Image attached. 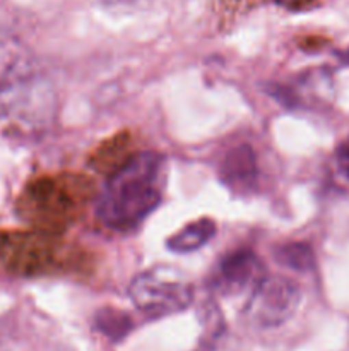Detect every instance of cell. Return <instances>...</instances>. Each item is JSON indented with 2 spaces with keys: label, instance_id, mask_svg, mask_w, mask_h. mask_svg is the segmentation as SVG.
Wrapping results in <instances>:
<instances>
[{
  "label": "cell",
  "instance_id": "6da1fadb",
  "mask_svg": "<svg viewBox=\"0 0 349 351\" xmlns=\"http://www.w3.org/2000/svg\"><path fill=\"white\" fill-rule=\"evenodd\" d=\"M163 189V158L156 153L135 154L106 180L96 202V215L116 232L132 230L156 211Z\"/></svg>",
  "mask_w": 349,
  "mask_h": 351
},
{
  "label": "cell",
  "instance_id": "7a4b0ae2",
  "mask_svg": "<svg viewBox=\"0 0 349 351\" xmlns=\"http://www.w3.org/2000/svg\"><path fill=\"white\" fill-rule=\"evenodd\" d=\"M40 82L27 51L12 38L0 36V117L31 113L43 105Z\"/></svg>",
  "mask_w": 349,
  "mask_h": 351
},
{
  "label": "cell",
  "instance_id": "3957f363",
  "mask_svg": "<svg viewBox=\"0 0 349 351\" xmlns=\"http://www.w3.org/2000/svg\"><path fill=\"white\" fill-rule=\"evenodd\" d=\"M133 305L149 317H164L185 311L194 302V287L178 269L168 266L142 271L129 288Z\"/></svg>",
  "mask_w": 349,
  "mask_h": 351
},
{
  "label": "cell",
  "instance_id": "277c9868",
  "mask_svg": "<svg viewBox=\"0 0 349 351\" xmlns=\"http://www.w3.org/2000/svg\"><path fill=\"white\" fill-rule=\"evenodd\" d=\"M300 302L301 291L293 280L286 276H262L250 290L243 314L255 328H277L293 317Z\"/></svg>",
  "mask_w": 349,
  "mask_h": 351
},
{
  "label": "cell",
  "instance_id": "5b68a950",
  "mask_svg": "<svg viewBox=\"0 0 349 351\" xmlns=\"http://www.w3.org/2000/svg\"><path fill=\"white\" fill-rule=\"evenodd\" d=\"M263 276L259 256L248 249H240L219 261L214 269L212 287L222 295H238L252 290Z\"/></svg>",
  "mask_w": 349,
  "mask_h": 351
},
{
  "label": "cell",
  "instance_id": "8992f818",
  "mask_svg": "<svg viewBox=\"0 0 349 351\" xmlns=\"http://www.w3.org/2000/svg\"><path fill=\"white\" fill-rule=\"evenodd\" d=\"M255 156L248 146H238L226 153L221 165V177L229 189L248 191L255 182Z\"/></svg>",
  "mask_w": 349,
  "mask_h": 351
},
{
  "label": "cell",
  "instance_id": "52a82bcc",
  "mask_svg": "<svg viewBox=\"0 0 349 351\" xmlns=\"http://www.w3.org/2000/svg\"><path fill=\"white\" fill-rule=\"evenodd\" d=\"M216 235V225L212 219L201 218L185 225L180 232L171 235L168 239L166 247L171 252L188 254L195 252L201 247H204L212 237Z\"/></svg>",
  "mask_w": 349,
  "mask_h": 351
},
{
  "label": "cell",
  "instance_id": "ba28073f",
  "mask_svg": "<svg viewBox=\"0 0 349 351\" xmlns=\"http://www.w3.org/2000/svg\"><path fill=\"white\" fill-rule=\"evenodd\" d=\"M276 261L281 266L300 271V273H307L315 266L313 250L308 243L303 242H291L281 245L276 250Z\"/></svg>",
  "mask_w": 349,
  "mask_h": 351
},
{
  "label": "cell",
  "instance_id": "9c48e42d",
  "mask_svg": "<svg viewBox=\"0 0 349 351\" xmlns=\"http://www.w3.org/2000/svg\"><path fill=\"white\" fill-rule=\"evenodd\" d=\"M96 328L113 341H120L132 331V319L122 311L115 308H103L96 315Z\"/></svg>",
  "mask_w": 349,
  "mask_h": 351
},
{
  "label": "cell",
  "instance_id": "30bf717a",
  "mask_svg": "<svg viewBox=\"0 0 349 351\" xmlns=\"http://www.w3.org/2000/svg\"><path fill=\"white\" fill-rule=\"evenodd\" d=\"M335 165L339 171L349 180V137L342 141L335 149Z\"/></svg>",
  "mask_w": 349,
  "mask_h": 351
},
{
  "label": "cell",
  "instance_id": "8fae6325",
  "mask_svg": "<svg viewBox=\"0 0 349 351\" xmlns=\"http://www.w3.org/2000/svg\"><path fill=\"white\" fill-rule=\"evenodd\" d=\"M283 2H300V0H283Z\"/></svg>",
  "mask_w": 349,
  "mask_h": 351
}]
</instances>
